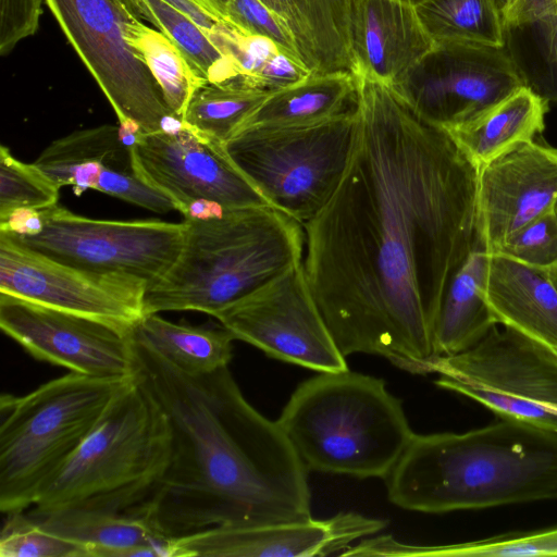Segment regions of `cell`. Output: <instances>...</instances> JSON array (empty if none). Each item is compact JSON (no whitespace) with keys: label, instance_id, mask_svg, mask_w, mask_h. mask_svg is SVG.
<instances>
[{"label":"cell","instance_id":"obj_1","mask_svg":"<svg viewBox=\"0 0 557 557\" xmlns=\"http://www.w3.org/2000/svg\"><path fill=\"white\" fill-rule=\"evenodd\" d=\"M356 82L348 164L302 225L306 277L345 357L425 375L443 296L475 249L478 165L393 86Z\"/></svg>","mask_w":557,"mask_h":557},{"label":"cell","instance_id":"obj_2","mask_svg":"<svg viewBox=\"0 0 557 557\" xmlns=\"http://www.w3.org/2000/svg\"><path fill=\"white\" fill-rule=\"evenodd\" d=\"M133 343L137 375L171 429L169 465L139 515L168 539L214 525L311 518L307 468L228 368L189 375Z\"/></svg>","mask_w":557,"mask_h":557},{"label":"cell","instance_id":"obj_3","mask_svg":"<svg viewBox=\"0 0 557 557\" xmlns=\"http://www.w3.org/2000/svg\"><path fill=\"white\" fill-rule=\"evenodd\" d=\"M385 480L391 503L424 513L557 499V433L504 418L414 433Z\"/></svg>","mask_w":557,"mask_h":557},{"label":"cell","instance_id":"obj_4","mask_svg":"<svg viewBox=\"0 0 557 557\" xmlns=\"http://www.w3.org/2000/svg\"><path fill=\"white\" fill-rule=\"evenodd\" d=\"M183 246L144 296V315L219 311L302 260L300 223L272 206L218 207L184 218Z\"/></svg>","mask_w":557,"mask_h":557},{"label":"cell","instance_id":"obj_5","mask_svg":"<svg viewBox=\"0 0 557 557\" xmlns=\"http://www.w3.org/2000/svg\"><path fill=\"white\" fill-rule=\"evenodd\" d=\"M170 454L168 418L136 374L26 511L34 517L69 510L139 515Z\"/></svg>","mask_w":557,"mask_h":557},{"label":"cell","instance_id":"obj_6","mask_svg":"<svg viewBox=\"0 0 557 557\" xmlns=\"http://www.w3.org/2000/svg\"><path fill=\"white\" fill-rule=\"evenodd\" d=\"M280 428L308 471L386 479L414 432L382 379L319 372L284 406Z\"/></svg>","mask_w":557,"mask_h":557},{"label":"cell","instance_id":"obj_7","mask_svg":"<svg viewBox=\"0 0 557 557\" xmlns=\"http://www.w3.org/2000/svg\"><path fill=\"white\" fill-rule=\"evenodd\" d=\"M129 380L70 371L24 396L1 395L2 513L25 511L35 504Z\"/></svg>","mask_w":557,"mask_h":557},{"label":"cell","instance_id":"obj_8","mask_svg":"<svg viewBox=\"0 0 557 557\" xmlns=\"http://www.w3.org/2000/svg\"><path fill=\"white\" fill-rule=\"evenodd\" d=\"M356 132L355 107L311 124L245 127L223 146L234 165L272 207L304 225L339 184Z\"/></svg>","mask_w":557,"mask_h":557},{"label":"cell","instance_id":"obj_9","mask_svg":"<svg viewBox=\"0 0 557 557\" xmlns=\"http://www.w3.org/2000/svg\"><path fill=\"white\" fill-rule=\"evenodd\" d=\"M184 232V222L97 220L54 205L30 210L24 234L4 233L64 264L133 278L148 288L176 260Z\"/></svg>","mask_w":557,"mask_h":557},{"label":"cell","instance_id":"obj_10","mask_svg":"<svg viewBox=\"0 0 557 557\" xmlns=\"http://www.w3.org/2000/svg\"><path fill=\"white\" fill-rule=\"evenodd\" d=\"M44 1L109 100L121 126L151 134L183 125L126 41L129 24L140 18L128 0Z\"/></svg>","mask_w":557,"mask_h":557},{"label":"cell","instance_id":"obj_11","mask_svg":"<svg viewBox=\"0 0 557 557\" xmlns=\"http://www.w3.org/2000/svg\"><path fill=\"white\" fill-rule=\"evenodd\" d=\"M434 383L463 395L499 418L557 433V354L504 326L454 356L435 357Z\"/></svg>","mask_w":557,"mask_h":557},{"label":"cell","instance_id":"obj_12","mask_svg":"<svg viewBox=\"0 0 557 557\" xmlns=\"http://www.w3.org/2000/svg\"><path fill=\"white\" fill-rule=\"evenodd\" d=\"M235 339L271 358L317 372L348 370L315 304L304 260L219 311Z\"/></svg>","mask_w":557,"mask_h":557},{"label":"cell","instance_id":"obj_13","mask_svg":"<svg viewBox=\"0 0 557 557\" xmlns=\"http://www.w3.org/2000/svg\"><path fill=\"white\" fill-rule=\"evenodd\" d=\"M525 85L507 45L436 42L394 88L423 119L448 129Z\"/></svg>","mask_w":557,"mask_h":557},{"label":"cell","instance_id":"obj_14","mask_svg":"<svg viewBox=\"0 0 557 557\" xmlns=\"http://www.w3.org/2000/svg\"><path fill=\"white\" fill-rule=\"evenodd\" d=\"M132 151L138 176L170 198L184 218L216 207L271 206L234 165L223 144L184 124L137 135Z\"/></svg>","mask_w":557,"mask_h":557},{"label":"cell","instance_id":"obj_15","mask_svg":"<svg viewBox=\"0 0 557 557\" xmlns=\"http://www.w3.org/2000/svg\"><path fill=\"white\" fill-rule=\"evenodd\" d=\"M147 285L64 264L0 232V293L85 315L131 333L144 317Z\"/></svg>","mask_w":557,"mask_h":557},{"label":"cell","instance_id":"obj_16","mask_svg":"<svg viewBox=\"0 0 557 557\" xmlns=\"http://www.w3.org/2000/svg\"><path fill=\"white\" fill-rule=\"evenodd\" d=\"M0 327L37 360L88 376L137 374L131 333L109 323L0 293Z\"/></svg>","mask_w":557,"mask_h":557},{"label":"cell","instance_id":"obj_17","mask_svg":"<svg viewBox=\"0 0 557 557\" xmlns=\"http://www.w3.org/2000/svg\"><path fill=\"white\" fill-rule=\"evenodd\" d=\"M557 148L542 135L478 166L475 249L492 253L512 233L553 211Z\"/></svg>","mask_w":557,"mask_h":557},{"label":"cell","instance_id":"obj_18","mask_svg":"<svg viewBox=\"0 0 557 557\" xmlns=\"http://www.w3.org/2000/svg\"><path fill=\"white\" fill-rule=\"evenodd\" d=\"M384 519L339 512L327 519H302L242 525H214L170 539L172 557H310L341 555L354 542L387 527Z\"/></svg>","mask_w":557,"mask_h":557},{"label":"cell","instance_id":"obj_19","mask_svg":"<svg viewBox=\"0 0 557 557\" xmlns=\"http://www.w3.org/2000/svg\"><path fill=\"white\" fill-rule=\"evenodd\" d=\"M137 135L121 125L75 131L52 141L33 163L76 196L94 189L157 213L176 210L170 198L138 176L132 151Z\"/></svg>","mask_w":557,"mask_h":557},{"label":"cell","instance_id":"obj_20","mask_svg":"<svg viewBox=\"0 0 557 557\" xmlns=\"http://www.w3.org/2000/svg\"><path fill=\"white\" fill-rule=\"evenodd\" d=\"M435 46L416 5L405 0H350L352 75L396 86Z\"/></svg>","mask_w":557,"mask_h":557},{"label":"cell","instance_id":"obj_21","mask_svg":"<svg viewBox=\"0 0 557 557\" xmlns=\"http://www.w3.org/2000/svg\"><path fill=\"white\" fill-rule=\"evenodd\" d=\"M484 296L497 324L557 354V287L548 270L488 253Z\"/></svg>","mask_w":557,"mask_h":557},{"label":"cell","instance_id":"obj_22","mask_svg":"<svg viewBox=\"0 0 557 557\" xmlns=\"http://www.w3.org/2000/svg\"><path fill=\"white\" fill-rule=\"evenodd\" d=\"M548 101L521 86L472 119L446 129L478 166L542 135Z\"/></svg>","mask_w":557,"mask_h":557},{"label":"cell","instance_id":"obj_23","mask_svg":"<svg viewBox=\"0 0 557 557\" xmlns=\"http://www.w3.org/2000/svg\"><path fill=\"white\" fill-rule=\"evenodd\" d=\"M487 264L488 253L473 249L451 277L432 327L435 357L468 350L497 325L484 296Z\"/></svg>","mask_w":557,"mask_h":557},{"label":"cell","instance_id":"obj_24","mask_svg":"<svg viewBox=\"0 0 557 557\" xmlns=\"http://www.w3.org/2000/svg\"><path fill=\"white\" fill-rule=\"evenodd\" d=\"M35 518L86 545L90 557H172L170 539L141 515L69 510Z\"/></svg>","mask_w":557,"mask_h":557},{"label":"cell","instance_id":"obj_25","mask_svg":"<svg viewBox=\"0 0 557 557\" xmlns=\"http://www.w3.org/2000/svg\"><path fill=\"white\" fill-rule=\"evenodd\" d=\"M356 98L357 82L351 73L312 72L305 79L271 92L239 129L249 126H287L325 121L355 109L356 106L348 104H355Z\"/></svg>","mask_w":557,"mask_h":557},{"label":"cell","instance_id":"obj_26","mask_svg":"<svg viewBox=\"0 0 557 557\" xmlns=\"http://www.w3.org/2000/svg\"><path fill=\"white\" fill-rule=\"evenodd\" d=\"M132 339L177 370L200 375L227 368L234 336L222 325L174 323L159 313L145 314L132 329Z\"/></svg>","mask_w":557,"mask_h":557},{"label":"cell","instance_id":"obj_27","mask_svg":"<svg viewBox=\"0 0 557 557\" xmlns=\"http://www.w3.org/2000/svg\"><path fill=\"white\" fill-rule=\"evenodd\" d=\"M367 556L436 557H547L557 556V524L533 531L509 532L448 545L418 546L392 535L371 536L363 542Z\"/></svg>","mask_w":557,"mask_h":557},{"label":"cell","instance_id":"obj_28","mask_svg":"<svg viewBox=\"0 0 557 557\" xmlns=\"http://www.w3.org/2000/svg\"><path fill=\"white\" fill-rule=\"evenodd\" d=\"M416 10L435 44L507 45V29L497 0H424Z\"/></svg>","mask_w":557,"mask_h":557},{"label":"cell","instance_id":"obj_29","mask_svg":"<svg viewBox=\"0 0 557 557\" xmlns=\"http://www.w3.org/2000/svg\"><path fill=\"white\" fill-rule=\"evenodd\" d=\"M126 41L158 83L169 109L182 121L193 96L208 82L170 38L140 18L129 24Z\"/></svg>","mask_w":557,"mask_h":557},{"label":"cell","instance_id":"obj_30","mask_svg":"<svg viewBox=\"0 0 557 557\" xmlns=\"http://www.w3.org/2000/svg\"><path fill=\"white\" fill-rule=\"evenodd\" d=\"M270 94L247 86L239 77L207 83L193 96L182 122L194 132L224 144Z\"/></svg>","mask_w":557,"mask_h":557},{"label":"cell","instance_id":"obj_31","mask_svg":"<svg viewBox=\"0 0 557 557\" xmlns=\"http://www.w3.org/2000/svg\"><path fill=\"white\" fill-rule=\"evenodd\" d=\"M128 1L143 21L156 26L181 49L208 83H221L238 77L232 61L183 11L165 0Z\"/></svg>","mask_w":557,"mask_h":557},{"label":"cell","instance_id":"obj_32","mask_svg":"<svg viewBox=\"0 0 557 557\" xmlns=\"http://www.w3.org/2000/svg\"><path fill=\"white\" fill-rule=\"evenodd\" d=\"M313 73L352 74L349 50L350 0H305Z\"/></svg>","mask_w":557,"mask_h":557},{"label":"cell","instance_id":"obj_33","mask_svg":"<svg viewBox=\"0 0 557 557\" xmlns=\"http://www.w3.org/2000/svg\"><path fill=\"white\" fill-rule=\"evenodd\" d=\"M60 188L34 163L0 148V221L20 210H41L58 205Z\"/></svg>","mask_w":557,"mask_h":557},{"label":"cell","instance_id":"obj_34","mask_svg":"<svg viewBox=\"0 0 557 557\" xmlns=\"http://www.w3.org/2000/svg\"><path fill=\"white\" fill-rule=\"evenodd\" d=\"M5 516L1 557H90L86 545L53 532L26 510Z\"/></svg>","mask_w":557,"mask_h":557},{"label":"cell","instance_id":"obj_35","mask_svg":"<svg viewBox=\"0 0 557 557\" xmlns=\"http://www.w3.org/2000/svg\"><path fill=\"white\" fill-rule=\"evenodd\" d=\"M530 44V71L524 73L527 86L545 98L557 102V13L512 28Z\"/></svg>","mask_w":557,"mask_h":557},{"label":"cell","instance_id":"obj_36","mask_svg":"<svg viewBox=\"0 0 557 557\" xmlns=\"http://www.w3.org/2000/svg\"><path fill=\"white\" fill-rule=\"evenodd\" d=\"M492 253L549 270L557 264V216L547 212L509 235Z\"/></svg>","mask_w":557,"mask_h":557},{"label":"cell","instance_id":"obj_37","mask_svg":"<svg viewBox=\"0 0 557 557\" xmlns=\"http://www.w3.org/2000/svg\"><path fill=\"white\" fill-rule=\"evenodd\" d=\"M227 23L243 33L271 40L283 53L306 64L289 24L262 1L230 0Z\"/></svg>","mask_w":557,"mask_h":557},{"label":"cell","instance_id":"obj_38","mask_svg":"<svg viewBox=\"0 0 557 557\" xmlns=\"http://www.w3.org/2000/svg\"><path fill=\"white\" fill-rule=\"evenodd\" d=\"M44 0H0V54L7 55L36 34Z\"/></svg>","mask_w":557,"mask_h":557},{"label":"cell","instance_id":"obj_39","mask_svg":"<svg viewBox=\"0 0 557 557\" xmlns=\"http://www.w3.org/2000/svg\"><path fill=\"white\" fill-rule=\"evenodd\" d=\"M273 12L284 18L290 26L304 62L313 71L310 33L306 15L305 0H260Z\"/></svg>","mask_w":557,"mask_h":557},{"label":"cell","instance_id":"obj_40","mask_svg":"<svg viewBox=\"0 0 557 557\" xmlns=\"http://www.w3.org/2000/svg\"><path fill=\"white\" fill-rule=\"evenodd\" d=\"M187 14L203 30L211 29L220 20L209 13L197 0H165ZM223 22V21H222Z\"/></svg>","mask_w":557,"mask_h":557},{"label":"cell","instance_id":"obj_41","mask_svg":"<svg viewBox=\"0 0 557 557\" xmlns=\"http://www.w3.org/2000/svg\"><path fill=\"white\" fill-rule=\"evenodd\" d=\"M209 13L227 23V5L230 0H197Z\"/></svg>","mask_w":557,"mask_h":557},{"label":"cell","instance_id":"obj_42","mask_svg":"<svg viewBox=\"0 0 557 557\" xmlns=\"http://www.w3.org/2000/svg\"><path fill=\"white\" fill-rule=\"evenodd\" d=\"M548 272H549V276H550L552 281L554 282V284L557 287V264L554 265L552 269H549Z\"/></svg>","mask_w":557,"mask_h":557},{"label":"cell","instance_id":"obj_43","mask_svg":"<svg viewBox=\"0 0 557 557\" xmlns=\"http://www.w3.org/2000/svg\"><path fill=\"white\" fill-rule=\"evenodd\" d=\"M497 1H498V3H499V7H500V9H502V12H503L504 8L507 5V3H508V1H509V0H497Z\"/></svg>","mask_w":557,"mask_h":557},{"label":"cell","instance_id":"obj_44","mask_svg":"<svg viewBox=\"0 0 557 557\" xmlns=\"http://www.w3.org/2000/svg\"><path fill=\"white\" fill-rule=\"evenodd\" d=\"M405 1L410 2V3H412L413 5H417V4H419L420 2H422V1H424V0H405Z\"/></svg>","mask_w":557,"mask_h":557},{"label":"cell","instance_id":"obj_45","mask_svg":"<svg viewBox=\"0 0 557 557\" xmlns=\"http://www.w3.org/2000/svg\"><path fill=\"white\" fill-rule=\"evenodd\" d=\"M553 211H554V213H555V214H556V216H557V200H556V202H555V205H554V209H553Z\"/></svg>","mask_w":557,"mask_h":557},{"label":"cell","instance_id":"obj_46","mask_svg":"<svg viewBox=\"0 0 557 557\" xmlns=\"http://www.w3.org/2000/svg\"><path fill=\"white\" fill-rule=\"evenodd\" d=\"M555 3H556V5H557V0H555Z\"/></svg>","mask_w":557,"mask_h":557}]
</instances>
